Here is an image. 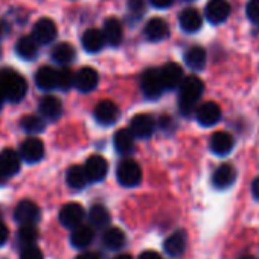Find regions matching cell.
<instances>
[{
    "label": "cell",
    "mask_w": 259,
    "mask_h": 259,
    "mask_svg": "<svg viewBox=\"0 0 259 259\" xmlns=\"http://www.w3.org/2000/svg\"><path fill=\"white\" fill-rule=\"evenodd\" d=\"M0 87H2L5 99L11 102H20L28 93L26 79L13 69L0 70Z\"/></svg>",
    "instance_id": "1"
},
{
    "label": "cell",
    "mask_w": 259,
    "mask_h": 259,
    "mask_svg": "<svg viewBox=\"0 0 259 259\" xmlns=\"http://www.w3.org/2000/svg\"><path fill=\"white\" fill-rule=\"evenodd\" d=\"M179 89H180V96H179L180 98V101H179L180 111L185 116H189L195 110V105L203 95L204 84L198 76L192 75V76L183 78Z\"/></svg>",
    "instance_id": "2"
},
{
    "label": "cell",
    "mask_w": 259,
    "mask_h": 259,
    "mask_svg": "<svg viewBox=\"0 0 259 259\" xmlns=\"http://www.w3.org/2000/svg\"><path fill=\"white\" fill-rule=\"evenodd\" d=\"M116 177H117V182L122 186L133 188V186H138L141 183V180H142V169H141L138 162H135L132 159H126V160H122L117 165Z\"/></svg>",
    "instance_id": "3"
},
{
    "label": "cell",
    "mask_w": 259,
    "mask_h": 259,
    "mask_svg": "<svg viewBox=\"0 0 259 259\" xmlns=\"http://www.w3.org/2000/svg\"><path fill=\"white\" fill-rule=\"evenodd\" d=\"M141 89L148 99H157L163 93V82L157 69H147L141 78Z\"/></svg>",
    "instance_id": "4"
},
{
    "label": "cell",
    "mask_w": 259,
    "mask_h": 259,
    "mask_svg": "<svg viewBox=\"0 0 259 259\" xmlns=\"http://www.w3.org/2000/svg\"><path fill=\"white\" fill-rule=\"evenodd\" d=\"M154 128H156V120L151 114L147 113H141L136 114L132 122H130V132L133 133L135 138L139 139H147L154 133Z\"/></svg>",
    "instance_id": "5"
},
{
    "label": "cell",
    "mask_w": 259,
    "mask_h": 259,
    "mask_svg": "<svg viewBox=\"0 0 259 259\" xmlns=\"http://www.w3.org/2000/svg\"><path fill=\"white\" fill-rule=\"evenodd\" d=\"M85 218V210L79 203H67L60 210V223L67 229H75Z\"/></svg>",
    "instance_id": "6"
},
{
    "label": "cell",
    "mask_w": 259,
    "mask_h": 259,
    "mask_svg": "<svg viewBox=\"0 0 259 259\" xmlns=\"http://www.w3.org/2000/svg\"><path fill=\"white\" fill-rule=\"evenodd\" d=\"M204 14L209 23L212 25L224 23L230 14V5L226 0H209L204 10Z\"/></svg>",
    "instance_id": "7"
},
{
    "label": "cell",
    "mask_w": 259,
    "mask_h": 259,
    "mask_svg": "<svg viewBox=\"0 0 259 259\" xmlns=\"http://www.w3.org/2000/svg\"><path fill=\"white\" fill-rule=\"evenodd\" d=\"M14 218L19 224H35L40 220V207L31 200H23L17 204Z\"/></svg>",
    "instance_id": "8"
},
{
    "label": "cell",
    "mask_w": 259,
    "mask_h": 259,
    "mask_svg": "<svg viewBox=\"0 0 259 259\" xmlns=\"http://www.w3.org/2000/svg\"><path fill=\"white\" fill-rule=\"evenodd\" d=\"M160 78L165 90H176L183 81V69L176 63H166L160 70Z\"/></svg>",
    "instance_id": "9"
},
{
    "label": "cell",
    "mask_w": 259,
    "mask_h": 259,
    "mask_svg": "<svg viewBox=\"0 0 259 259\" xmlns=\"http://www.w3.org/2000/svg\"><path fill=\"white\" fill-rule=\"evenodd\" d=\"M45 156V145L37 138H29L20 145V159L28 163H37Z\"/></svg>",
    "instance_id": "10"
},
{
    "label": "cell",
    "mask_w": 259,
    "mask_h": 259,
    "mask_svg": "<svg viewBox=\"0 0 259 259\" xmlns=\"http://www.w3.org/2000/svg\"><path fill=\"white\" fill-rule=\"evenodd\" d=\"M32 37L38 45H49L57 38V26L51 19H40L32 29Z\"/></svg>",
    "instance_id": "11"
},
{
    "label": "cell",
    "mask_w": 259,
    "mask_h": 259,
    "mask_svg": "<svg viewBox=\"0 0 259 259\" xmlns=\"http://www.w3.org/2000/svg\"><path fill=\"white\" fill-rule=\"evenodd\" d=\"M85 174L89 182H101L108 172V163L102 156H90L85 160Z\"/></svg>",
    "instance_id": "12"
},
{
    "label": "cell",
    "mask_w": 259,
    "mask_h": 259,
    "mask_svg": "<svg viewBox=\"0 0 259 259\" xmlns=\"http://www.w3.org/2000/svg\"><path fill=\"white\" fill-rule=\"evenodd\" d=\"M221 119V108L218 104L209 101L197 108V120L203 126H212Z\"/></svg>",
    "instance_id": "13"
},
{
    "label": "cell",
    "mask_w": 259,
    "mask_h": 259,
    "mask_svg": "<svg viewBox=\"0 0 259 259\" xmlns=\"http://www.w3.org/2000/svg\"><path fill=\"white\" fill-rule=\"evenodd\" d=\"M119 117V108L114 102L105 99V101H101L96 108H95V119L102 123V125H110V123H114Z\"/></svg>",
    "instance_id": "14"
},
{
    "label": "cell",
    "mask_w": 259,
    "mask_h": 259,
    "mask_svg": "<svg viewBox=\"0 0 259 259\" xmlns=\"http://www.w3.org/2000/svg\"><path fill=\"white\" fill-rule=\"evenodd\" d=\"M235 180H236V169L229 163L218 166L212 176V185L217 189H227L235 183Z\"/></svg>",
    "instance_id": "15"
},
{
    "label": "cell",
    "mask_w": 259,
    "mask_h": 259,
    "mask_svg": "<svg viewBox=\"0 0 259 259\" xmlns=\"http://www.w3.org/2000/svg\"><path fill=\"white\" fill-rule=\"evenodd\" d=\"M235 147V141L232 135L226 132H217L210 138V150L217 156H227Z\"/></svg>",
    "instance_id": "16"
},
{
    "label": "cell",
    "mask_w": 259,
    "mask_h": 259,
    "mask_svg": "<svg viewBox=\"0 0 259 259\" xmlns=\"http://www.w3.org/2000/svg\"><path fill=\"white\" fill-rule=\"evenodd\" d=\"M98 81H99V75L92 67H82L75 75V87L79 92H92L98 85Z\"/></svg>",
    "instance_id": "17"
},
{
    "label": "cell",
    "mask_w": 259,
    "mask_h": 259,
    "mask_svg": "<svg viewBox=\"0 0 259 259\" xmlns=\"http://www.w3.org/2000/svg\"><path fill=\"white\" fill-rule=\"evenodd\" d=\"M144 34L150 41H154V43L162 41L169 35V26L162 19H151L147 23V26L144 29Z\"/></svg>",
    "instance_id": "18"
},
{
    "label": "cell",
    "mask_w": 259,
    "mask_h": 259,
    "mask_svg": "<svg viewBox=\"0 0 259 259\" xmlns=\"http://www.w3.org/2000/svg\"><path fill=\"white\" fill-rule=\"evenodd\" d=\"M102 32H104L107 43L114 48H117L123 40V28H122V23L116 17H110L105 20Z\"/></svg>",
    "instance_id": "19"
},
{
    "label": "cell",
    "mask_w": 259,
    "mask_h": 259,
    "mask_svg": "<svg viewBox=\"0 0 259 259\" xmlns=\"http://www.w3.org/2000/svg\"><path fill=\"white\" fill-rule=\"evenodd\" d=\"M105 45H107V40L101 29L92 28V29H87L82 35V48L90 54L99 52Z\"/></svg>",
    "instance_id": "20"
},
{
    "label": "cell",
    "mask_w": 259,
    "mask_h": 259,
    "mask_svg": "<svg viewBox=\"0 0 259 259\" xmlns=\"http://www.w3.org/2000/svg\"><path fill=\"white\" fill-rule=\"evenodd\" d=\"M95 238V230L92 226L89 224H79L75 229H72V235H70V242L73 247L76 248H85L87 245L92 244Z\"/></svg>",
    "instance_id": "21"
},
{
    "label": "cell",
    "mask_w": 259,
    "mask_h": 259,
    "mask_svg": "<svg viewBox=\"0 0 259 259\" xmlns=\"http://www.w3.org/2000/svg\"><path fill=\"white\" fill-rule=\"evenodd\" d=\"M0 169H2L8 179L19 172L20 169V154L11 148H7L0 153Z\"/></svg>",
    "instance_id": "22"
},
{
    "label": "cell",
    "mask_w": 259,
    "mask_h": 259,
    "mask_svg": "<svg viewBox=\"0 0 259 259\" xmlns=\"http://www.w3.org/2000/svg\"><path fill=\"white\" fill-rule=\"evenodd\" d=\"M179 22H180V26L185 32L192 34V32L200 31V28L203 25V17L195 8H188V10L182 11Z\"/></svg>",
    "instance_id": "23"
},
{
    "label": "cell",
    "mask_w": 259,
    "mask_h": 259,
    "mask_svg": "<svg viewBox=\"0 0 259 259\" xmlns=\"http://www.w3.org/2000/svg\"><path fill=\"white\" fill-rule=\"evenodd\" d=\"M186 232L185 230H177L174 232L172 235H169L163 244V248L165 251L169 254V256H182L185 248H186Z\"/></svg>",
    "instance_id": "24"
},
{
    "label": "cell",
    "mask_w": 259,
    "mask_h": 259,
    "mask_svg": "<svg viewBox=\"0 0 259 259\" xmlns=\"http://www.w3.org/2000/svg\"><path fill=\"white\" fill-rule=\"evenodd\" d=\"M114 148L119 154H130L135 150V136L126 128H122L114 135Z\"/></svg>",
    "instance_id": "25"
},
{
    "label": "cell",
    "mask_w": 259,
    "mask_h": 259,
    "mask_svg": "<svg viewBox=\"0 0 259 259\" xmlns=\"http://www.w3.org/2000/svg\"><path fill=\"white\" fill-rule=\"evenodd\" d=\"M16 52L23 60H35L38 55V43L34 37H20L16 45Z\"/></svg>",
    "instance_id": "26"
},
{
    "label": "cell",
    "mask_w": 259,
    "mask_h": 259,
    "mask_svg": "<svg viewBox=\"0 0 259 259\" xmlns=\"http://www.w3.org/2000/svg\"><path fill=\"white\" fill-rule=\"evenodd\" d=\"M35 84L41 90L57 89V70L51 66H43L35 73Z\"/></svg>",
    "instance_id": "27"
},
{
    "label": "cell",
    "mask_w": 259,
    "mask_h": 259,
    "mask_svg": "<svg viewBox=\"0 0 259 259\" xmlns=\"http://www.w3.org/2000/svg\"><path fill=\"white\" fill-rule=\"evenodd\" d=\"M40 113L49 120H55L63 113V105L55 96H45L40 102Z\"/></svg>",
    "instance_id": "28"
},
{
    "label": "cell",
    "mask_w": 259,
    "mask_h": 259,
    "mask_svg": "<svg viewBox=\"0 0 259 259\" xmlns=\"http://www.w3.org/2000/svg\"><path fill=\"white\" fill-rule=\"evenodd\" d=\"M206 60H207V55H206V51L201 46H192L185 54V63L192 70H201V69H204Z\"/></svg>",
    "instance_id": "29"
},
{
    "label": "cell",
    "mask_w": 259,
    "mask_h": 259,
    "mask_svg": "<svg viewBox=\"0 0 259 259\" xmlns=\"http://www.w3.org/2000/svg\"><path fill=\"white\" fill-rule=\"evenodd\" d=\"M66 182H67V185H69L72 189H75V191L82 189V188L87 185V182H89L87 174H85V169H84L82 166H79V165L70 166V168L67 169V174H66Z\"/></svg>",
    "instance_id": "30"
},
{
    "label": "cell",
    "mask_w": 259,
    "mask_h": 259,
    "mask_svg": "<svg viewBox=\"0 0 259 259\" xmlns=\"http://www.w3.org/2000/svg\"><path fill=\"white\" fill-rule=\"evenodd\" d=\"M102 242L110 250H117L125 244V233L119 227H108L102 235Z\"/></svg>",
    "instance_id": "31"
},
{
    "label": "cell",
    "mask_w": 259,
    "mask_h": 259,
    "mask_svg": "<svg viewBox=\"0 0 259 259\" xmlns=\"http://www.w3.org/2000/svg\"><path fill=\"white\" fill-rule=\"evenodd\" d=\"M75 58V49L72 45L69 43H60L54 48L52 51V60L57 63V64H61V66H66L69 64L72 60Z\"/></svg>",
    "instance_id": "32"
},
{
    "label": "cell",
    "mask_w": 259,
    "mask_h": 259,
    "mask_svg": "<svg viewBox=\"0 0 259 259\" xmlns=\"http://www.w3.org/2000/svg\"><path fill=\"white\" fill-rule=\"evenodd\" d=\"M89 220H90V224L95 227H105L110 224V213L104 206L95 204L89 212Z\"/></svg>",
    "instance_id": "33"
},
{
    "label": "cell",
    "mask_w": 259,
    "mask_h": 259,
    "mask_svg": "<svg viewBox=\"0 0 259 259\" xmlns=\"http://www.w3.org/2000/svg\"><path fill=\"white\" fill-rule=\"evenodd\" d=\"M22 128L31 135H37L45 130V120L37 114H29L22 119Z\"/></svg>",
    "instance_id": "34"
},
{
    "label": "cell",
    "mask_w": 259,
    "mask_h": 259,
    "mask_svg": "<svg viewBox=\"0 0 259 259\" xmlns=\"http://www.w3.org/2000/svg\"><path fill=\"white\" fill-rule=\"evenodd\" d=\"M37 238L38 232L35 229V224H22L19 230V241L22 245H32Z\"/></svg>",
    "instance_id": "35"
},
{
    "label": "cell",
    "mask_w": 259,
    "mask_h": 259,
    "mask_svg": "<svg viewBox=\"0 0 259 259\" xmlns=\"http://www.w3.org/2000/svg\"><path fill=\"white\" fill-rule=\"evenodd\" d=\"M75 84V73L70 69L57 70V87L61 90H69Z\"/></svg>",
    "instance_id": "36"
},
{
    "label": "cell",
    "mask_w": 259,
    "mask_h": 259,
    "mask_svg": "<svg viewBox=\"0 0 259 259\" xmlns=\"http://www.w3.org/2000/svg\"><path fill=\"white\" fill-rule=\"evenodd\" d=\"M245 13L251 23L259 25V0H250L245 7Z\"/></svg>",
    "instance_id": "37"
},
{
    "label": "cell",
    "mask_w": 259,
    "mask_h": 259,
    "mask_svg": "<svg viewBox=\"0 0 259 259\" xmlns=\"http://www.w3.org/2000/svg\"><path fill=\"white\" fill-rule=\"evenodd\" d=\"M128 11L133 17H142L145 13V0H128Z\"/></svg>",
    "instance_id": "38"
},
{
    "label": "cell",
    "mask_w": 259,
    "mask_h": 259,
    "mask_svg": "<svg viewBox=\"0 0 259 259\" xmlns=\"http://www.w3.org/2000/svg\"><path fill=\"white\" fill-rule=\"evenodd\" d=\"M20 259H43V253L37 245H25L22 253H20Z\"/></svg>",
    "instance_id": "39"
},
{
    "label": "cell",
    "mask_w": 259,
    "mask_h": 259,
    "mask_svg": "<svg viewBox=\"0 0 259 259\" xmlns=\"http://www.w3.org/2000/svg\"><path fill=\"white\" fill-rule=\"evenodd\" d=\"M8 236H10V230L7 227V224H4L2 221H0V247L7 242Z\"/></svg>",
    "instance_id": "40"
},
{
    "label": "cell",
    "mask_w": 259,
    "mask_h": 259,
    "mask_svg": "<svg viewBox=\"0 0 259 259\" xmlns=\"http://www.w3.org/2000/svg\"><path fill=\"white\" fill-rule=\"evenodd\" d=\"M150 2H151L153 7L160 8V10H165V8H169L174 4V0H150Z\"/></svg>",
    "instance_id": "41"
},
{
    "label": "cell",
    "mask_w": 259,
    "mask_h": 259,
    "mask_svg": "<svg viewBox=\"0 0 259 259\" xmlns=\"http://www.w3.org/2000/svg\"><path fill=\"white\" fill-rule=\"evenodd\" d=\"M139 259H162V256L154 250H147L139 256Z\"/></svg>",
    "instance_id": "42"
},
{
    "label": "cell",
    "mask_w": 259,
    "mask_h": 259,
    "mask_svg": "<svg viewBox=\"0 0 259 259\" xmlns=\"http://www.w3.org/2000/svg\"><path fill=\"white\" fill-rule=\"evenodd\" d=\"M75 259H101V257L95 251H84V253H79Z\"/></svg>",
    "instance_id": "43"
},
{
    "label": "cell",
    "mask_w": 259,
    "mask_h": 259,
    "mask_svg": "<svg viewBox=\"0 0 259 259\" xmlns=\"http://www.w3.org/2000/svg\"><path fill=\"white\" fill-rule=\"evenodd\" d=\"M159 123H160V126L163 128V130H168V128H171L172 126V119L171 117H168V116H163V117H160V120H159Z\"/></svg>",
    "instance_id": "44"
},
{
    "label": "cell",
    "mask_w": 259,
    "mask_h": 259,
    "mask_svg": "<svg viewBox=\"0 0 259 259\" xmlns=\"http://www.w3.org/2000/svg\"><path fill=\"white\" fill-rule=\"evenodd\" d=\"M251 194L256 200H259V177H256L251 183Z\"/></svg>",
    "instance_id": "45"
},
{
    "label": "cell",
    "mask_w": 259,
    "mask_h": 259,
    "mask_svg": "<svg viewBox=\"0 0 259 259\" xmlns=\"http://www.w3.org/2000/svg\"><path fill=\"white\" fill-rule=\"evenodd\" d=\"M7 180H8V176H7L2 169H0V185H4Z\"/></svg>",
    "instance_id": "46"
},
{
    "label": "cell",
    "mask_w": 259,
    "mask_h": 259,
    "mask_svg": "<svg viewBox=\"0 0 259 259\" xmlns=\"http://www.w3.org/2000/svg\"><path fill=\"white\" fill-rule=\"evenodd\" d=\"M4 102H5V95H4V92H2V87H0V107L4 105Z\"/></svg>",
    "instance_id": "47"
},
{
    "label": "cell",
    "mask_w": 259,
    "mask_h": 259,
    "mask_svg": "<svg viewBox=\"0 0 259 259\" xmlns=\"http://www.w3.org/2000/svg\"><path fill=\"white\" fill-rule=\"evenodd\" d=\"M114 259H133L130 254H119V256H116Z\"/></svg>",
    "instance_id": "48"
},
{
    "label": "cell",
    "mask_w": 259,
    "mask_h": 259,
    "mask_svg": "<svg viewBox=\"0 0 259 259\" xmlns=\"http://www.w3.org/2000/svg\"><path fill=\"white\" fill-rule=\"evenodd\" d=\"M242 259H254V257H251V256H244Z\"/></svg>",
    "instance_id": "49"
},
{
    "label": "cell",
    "mask_w": 259,
    "mask_h": 259,
    "mask_svg": "<svg viewBox=\"0 0 259 259\" xmlns=\"http://www.w3.org/2000/svg\"><path fill=\"white\" fill-rule=\"evenodd\" d=\"M0 32H2V25H0Z\"/></svg>",
    "instance_id": "50"
},
{
    "label": "cell",
    "mask_w": 259,
    "mask_h": 259,
    "mask_svg": "<svg viewBox=\"0 0 259 259\" xmlns=\"http://www.w3.org/2000/svg\"><path fill=\"white\" fill-rule=\"evenodd\" d=\"M185 2H192V0H185Z\"/></svg>",
    "instance_id": "51"
}]
</instances>
